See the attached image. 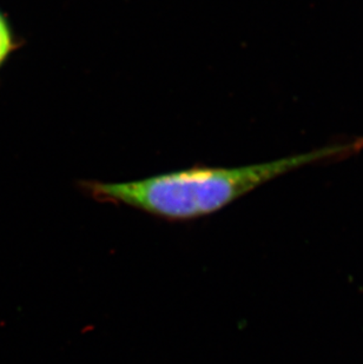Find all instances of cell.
I'll return each mask as SVG.
<instances>
[{
  "instance_id": "obj_2",
  "label": "cell",
  "mask_w": 363,
  "mask_h": 364,
  "mask_svg": "<svg viewBox=\"0 0 363 364\" xmlns=\"http://www.w3.org/2000/svg\"><path fill=\"white\" fill-rule=\"evenodd\" d=\"M17 41L6 16L0 11V69L17 48Z\"/></svg>"
},
{
  "instance_id": "obj_1",
  "label": "cell",
  "mask_w": 363,
  "mask_h": 364,
  "mask_svg": "<svg viewBox=\"0 0 363 364\" xmlns=\"http://www.w3.org/2000/svg\"><path fill=\"white\" fill-rule=\"evenodd\" d=\"M348 149L330 146L242 168H191L134 182H85L84 188L97 200L123 204L164 220H195L216 213L285 172Z\"/></svg>"
}]
</instances>
